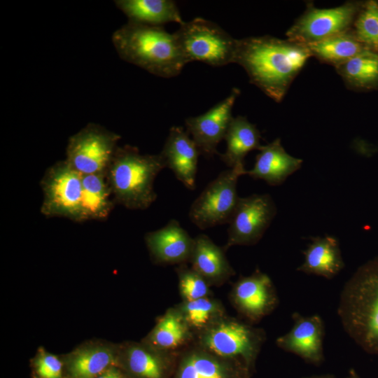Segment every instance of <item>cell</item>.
I'll list each match as a JSON object with an SVG mask.
<instances>
[{
    "instance_id": "1",
    "label": "cell",
    "mask_w": 378,
    "mask_h": 378,
    "mask_svg": "<svg viewBox=\"0 0 378 378\" xmlns=\"http://www.w3.org/2000/svg\"><path fill=\"white\" fill-rule=\"evenodd\" d=\"M312 57L307 46L270 36L238 39L234 63L241 66L250 82L276 102Z\"/></svg>"
},
{
    "instance_id": "2",
    "label": "cell",
    "mask_w": 378,
    "mask_h": 378,
    "mask_svg": "<svg viewBox=\"0 0 378 378\" xmlns=\"http://www.w3.org/2000/svg\"><path fill=\"white\" fill-rule=\"evenodd\" d=\"M111 41L122 59L157 76H176L188 64L174 33L162 26L128 21L113 33Z\"/></svg>"
},
{
    "instance_id": "3",
    "label": "cell",
    "mask_w": 378,
    "mask_h": 378,
    "mask_svg": "<svg viewBox=\"0 0 378 378\" xmlns=\"http://www.w3.org/2000/svg\"><path fill=\"white\" fill-rule=\"evenodd\" d=\"M337 314L348 335L366 352L378 354V257L359 267L345 284Z\"/></svg>"
},
{
    "instance_id": "4",
    "label": "cell",
    "mask_w": 378,
    "mask_h": 378,
    "mask_svg": "<svg viewBox=\"0 0 378 378\" xmlns=\"http://www.w3.org/2000/svg\"><path fill=\"white\" fill-rule=\"evenodd\" d=\"M167 167L161 154H141L131 146L118 147L106 172L115 204L128 209L144 210L157 198L154 181Z\"/></svg>"
},
{
    "instance_id": "5",
    "label": "cell",
    "mask_w": 378,
    "mask_h": 378,
    "mask_svg": "<svg viewBox=\"0 0 378 378\" xmlns=\"http://www.w3.org/2000/svg\"><path fill=\"white\" fill-rule=\"evenodd\" d=\"M187 63L214 66L234 63L238 39L217 24L202 18L183 22L174 33Z\"/></svg>"
},
{
    "instance_id": "6",
    "label": "cell",
    "mask_w": 378,
    "mask_h": 378,
    "mask_svg": "<svg viewBox=\"0 0 378 378\" xmlns=\"http://www.w3.org/2000/svg\"><path fill=\"white\" fill-rule=\"evenodd\" d=\"M246 171L244 164H239L220 172L191 204V222L201 230L229 223L239 200L237 181Z\"/></svg>"
},
{
    "instance_id": "7",
    "label": "cell",
    "mask_w": 378,
    "mask_h": 378,
    "mask_svg": "<svg viewBox=\"0 0 378 378\" xmlns=\"http://www.w3.org/2000/svg\"><path fill=\"white\" fill-rule=\"evenodd\" d=\"M83 176L66 160L50 167L41 181V214L80 223Z\"/></svg>"
},
{
    "instance_id": "8",
    "label": "cell",
    "mask_w": 378,
    "mask_h": 378,
    "mask_svg": "<svg viewBox=\"0 0 378 378\" xmlns=\"http://www.w3.org/2000/svg\"><path fill=\"white\" fill-rule=\"evenodd\" d=\"M120 138L98 124L89 123L69 137L65 160L83 176L106 173Z\"/></svg>"
},
{
    "instance_id": "9",
    "label": "cell",
    "mask_w": 378,
    "mask_h": 378,
    "mask_svg": "<svg viewBox=\"0 0 378 378\" xmlns=\"http://www.w3.org/2000/svg\"><path fill=\"white\" fill-rule=\"evenodd\" d=\"M362 4L351 1L330 8H317L309 4L288 29L287 39L307 46L347 31L352 28Z\"/></svg>"
},
{
    "instance_id": "10",
    "label": "cell",
    "mask_w": 378,
    "mask_h": 378,
    "mask_svg": "<svg viewBox=\"0 0 378 378\" xmlns=\"http://www.w3.org/2000/svg\"><path fill=\"white\" fill-rule=\"evenodd\" d=\"M276 214V207L269 194H253L239 197L229 222L227 246L257 243Z\"/></svg>"
},
{
    "instance_id": "11",
    "label": "cell",
    "mask_w": 378,
    "mask_h": 378,
    "mask_svg": "<svg viewBox=\"0 0 378 378\" xmlns=\"http://www.w3.org/2000/svg\"><path fill=\"white\" fill-rule=\"evenodd\" d=\"M240 90L233 88L225 99L205 113L186 120V132L197 145L200 154L212 157L217 152V146L225 138L233 118L232 111Z\"/></svg>"
},
{
    "instance_id": "12",
    "label": "cell",
    "mask_w": 378,
    "mask_h": 378,
    "mask_svg": "<svg viewBox=\"0 0 378 378\" xmlns=\"http://www.w3.org/2000/svg\"><path fill=\"white\" fill-rule=\"evenodd\" d=\"M261 341L258 331L236 321L220 323L204 335V346L222 357H241L247 363L255 358Z\"/></svg>"
},
{
    "instance_id": "13",
    "label": "cell",
    "mask_w": 378,
    "mask_h": 378,
    "mask_svg": "<svg viewBox=\"0 0 378 378\" xmlns=\"http://www.w3.org/2000/svg\"><path fill=\"white\" fill-rule=\"evenodd\" d=\"M292 318L291 329L277 338V346L300 356L307 363L320 365L324 359L325 326L322 318L318 315L304 316L298 312H294Z\"/></svg>"
},
{
    "instance_id": "14",
    "label": "cell",
    "mask_w": 378,
    "mask_h": 378,
    "mask_svg": "<svg viewBox=\"0 0 378 378\" xmlns=\"http://www.w3.org/2000/svg\"><path fill=\"white\" fill-rule=\"evenodd\" d=\"M166 167L174 172L176 178L186 188L195 189V179L200 150L182 127L170 128L162 150L160 153Z\"/></svg>"
},
{
    "instance_id": "15",
    "label": "cell",
    "mask_w": 378,
    "mask_h": 378,
    "mask_svg": "<svg viewBox=\"0 0 378 378\" xmlns=\"http://www.w3.org/2000/svg\"><path fill=\"white\" fill-rule=\"evenodd\" d=\"M145 239L156 260L172 264L190 258L195 242V239L175 219L162 228L148 232Z\"/></svg>"
},
{
    "instance_id": "16",
    "label": "cell",
    "mask_w": 378,
    "mask_h": 378,
    "mask_svg": "<svg viewBox=\"0 0 378 378\" xmlns=\"http://www.w3.org/2000/svg\"><path fill=\"white\" fill-rule=\"evenodd\" d=\"M234 298L241 311L253 320L267 314L277 302L271 279L258 271L237 283Z\"/></svg>"
},
{
    "instance_id": "17",
    "label": "cell",
    "mask_w": 378,
    "mask_h": 378,
    "mask_svg": "<svg viewBox=\"0 0 378 378\" xmlns=\"http://www.w3.org/2000/svg\"><path fill=\"white\" fill-rule=\"evenodd\" d=\"M259 150L253 167L246 171V174L255 179L264 180L271 186L281 184L302 166V160L289 155L279 138L262 146Z\"/></svg>"
},
{
    "instance_id": "18",
    "label": "cell",
    "mask_w": 378,
    "mask_h": 378,
    "mask_svg": "<svg viewBox=\"0 0 378 378\" xmlns=\"http://www.w3.org/2000/svg\"><path fill=\"white\" fill-rule=\"evenodd\" d=\"M304 262L298 271L332 279L344 267L337 239L332 236L312 238L303 251Z\"/></svg>"
},
{
    "instance_id": "19",
    "label": "cell",
    "mask_w": 378,
    "mask_h": 378,
    "mask_svg": "<svg viewBox=\"0 0 378 378\" xmlns=\"http://www.w3.org/2000/svg\"><path fill=\"white\" fill-rule=\"evenodd\" d=\"M114 4L130 22L151 26H162L167 22L181 24L184 22L174 1L116 0Z\"/></svg>"
},
{
    "instance_id": "20",
    "label": "cell",
    "mask_w": 378,
    "mask_h": 378,
    "mask_svg": "<svg viewBox=\"0 0 378 378\" xmlns=\"http://www.w3.org/2000/svg\"><path fill=\"white\" fill-rule=\"evenodd\" d=\"M260 133L256 126L244 116L233 117L224 139L226 150L219 153L220 160L230 168L244 164L245 156L253 150H260Z\"/></svg>"
},
{
    "instance_id": "21",
    "label": "cell",
    "mask_w": 378,
    "mask_h": 378,
    "mask_svg": "<svg viewBox=\"0 0 378 378\" xmlns=\"http://www.w3.org/2000/svg\"><path fill=\"white\" fill-rule=\"evenodd\" d=\"M115 204L106 173L83 176L80 223L106 219Z\"/></svg>"
},
{
    "instance_id": "22",
    "label": "cell",
    "mask_w": 378,
    "mask_h": 378,
    "mask_svg": "<svg viewBox=\"0 0 378 378\" xmlns=\"http://www.w3.org/2000/svg\"><path fill=\"white\" fill-rule=\"evenodd\" d=\"M335 69L346 85L354 90L378 87V52L365 49Z\"/></svg>"
},
{
    "instance_id": "23",
    "label": "cell",
    "mask_w": 378,
    "mask_h": 378,
    "mask_svg": "<svg viewBox=\"0 0 378 378\" xmlns=\"http://www.w3.org/2000/svg\"><path fill=\"white\" fill-rule=\"evenodd\" d=\"M307 46L312 57L335 67L366 49L356 38L351 29Z\"/></svg>"
},
{
    "instance_id": "24",
    "label": "cell",
    "mask_w": 378,
    "mask_h": 378,
    "mask_svg": "<svg viewBox=\"0 0 378 378\" xmlns=\"http://www.w3.org/2000/svg\"><path fill=\"white\" fill-rule=\"evenodd\" d=\"M190 259L193 270L204 278L218 280L231 272L223 250L204 234L195 238Z\"/></svg>"
},
{
    "instance_id": "25",
    "label": "cell",
    "mask_w": 378,
    "mask_h": 378,
    "mask_svg": "<svg viewBox=\"0 0 378 378\" xmlns=\"http://www.w3.org/2000/svg\"><path fill=\"white\" fill-rule=\"evenodd\" d=\"M111 350L103 347L90 348L77 352L69 363L71 378H97L113 362Z\"/></svg>"
},
{
    "instance_id": "26",
    "label": "cell",
    "mask_w": 378,
    "mask_h": 378,
    "mask_svg": "<svg viewBox=\"0 0 378 378\" xmlns=\"http://www.w3.org/2000/svg\"><path fill=\"white\" fill-rule=\"evenodd\" d=\"M351 30L366 48L378 52V1L363 2Z\"/></svg>"
},
{
    "instance_id": "27",
    "label": "cell",
    "mask_w": 378,
    "mask_h": 378,
    "mask_svg": "<svg viewBox=\"0 0 378 378\" xmlns=\"http://www.w3.org/2000/svg\"><path fill=\"white\" fill-rule=\"evenodd\" d=\"M187 336L183 318L175 312H167L155 327L151 342L161 349H172L180 345Z\"/></svg>"
},
{
    "instance_id": "28",
    "label": "cell",
    "mask_w": 378,
    "mask_h": 378,
    "mask_svg": "<svg viewBox=\"0 0 378 378\" xmlns=\"http://www.w3.org/2000/svg\"><path fill=\"white\" fill-rule=\"evenodd\" d=\"M179 378H226V375L223 366L216 360L195 354L183 362Z\"/></svg>"
},
{
    "instance_id": "29",
    "label": "cell",
    "mask_w": 378,
    "mask_h": 378,
    "mask_svg": "<svg viewBox=\"0 0 378 378\" xmlns=\"http://www.w3.org/2000/svg\"><path fill=\"white\" fill-rule=\"evenodd\" d=\"M128 364L131 371L142 378H161L162 368L159 360L147 351L131 348L128 351Z\"/></svg>"
},
{
    "instance_id": "30",
    "label": "cell",
    "mask_w": 378,
    "mask_h": 378,
    "mask_svg": "<svg viewBox=\"0 0 378 378\" xmlns=\"http://www.w3.org/2000/svg\"><path fill=\"white\" fill-rule=\"evenodd\" d=\"M179 288L187 302L203 298L208 293L204 277L194 270H182L179 272Z\"/></svg>"
},
{
    "instance_id": "31",
    "label": "cell",
    "mask_w": 378,
    "mask_h": 378,
    "mask_svg": "<svg viewBox=\"0 0 378 378\" xmlns=\"http://www.w3.org/2000/svg\"><path fill=\"white\" fill-rule=\"evenodd\" d=\"M214 312V304L205 298L187 302L183 307L186 320L197 328L205 326Z\"/></svg>"
},
{
    "instance_id": "32",
    "label": "cell",
    "mask_w": 378,
    "mask_h": 378,
    "mask_svg": "<svg viewBox=\"0 0 378 378\" xmlns=\"http://www.w3.org/2000/svg\"><path fill=\"white\" fill-rule=\"evenodd\" d=\"M37 372L43 378H61L62 363L55 356L46 354L37 360Z\"/></svg>"
},
{
    "instance_id": "33",
    "label": "cell",
    "mask_w": 378,
    "mask_h": 378,
    "mask_svg": "<svg viewBox=\"0 0 378 378\" xmlns=\"http://www.w3.org/2000/svg\"><path fill=\"white\" fill-rule=\"evenodd\" d=\"M97 378H122L121 374L115 368H110Z\"/></svg>"
},
{
    "instance_id": "34",
    "label": "cell",
    "mask_w": 378,
    "mask_h": 378,
    "mask_svg": "<svg viewBox=\"0 0 378 378\" xmlns=\"http://www.w3.org/2000/svg\"><path fill=\"white\" fill-rule=\"evenodd\" d=\"M347 378H360L359 375L355 372L354 370L351 369L349 371V376Z\"/></svg>"
},
{
    "instance_id": "35",
    "label": "cell",
    "mask_w": 378,
    "mask_h": 378,
    "mask_svg": "<svg viewBox=\"0 0 378 378\" xmlns=\"http://www.w3.org/2000/svg\"><path fill=\"white\" fill-rule=\"evenodd\" d=\"M306 378H334L331 375H322V376H314V377H309Z\"/></svg>"
}]
</instances>
